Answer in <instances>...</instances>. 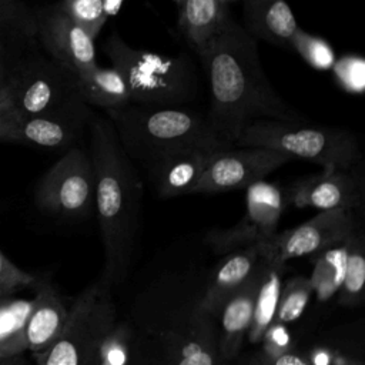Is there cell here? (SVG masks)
I'll return each instance as SVG.
<instances>
[{"label":"cell","instance_id":"9a60e30c","mask_svg":"<svg viewBox=\"0 0 365 365\" xmlns=\"http://www.w3.org/2000/svg\"><path fill=\"white\" fill-rule=\"evenodd\" d=\"M215 153L218 151L187 148L173 153L143 170L161 198L191 194Z\"/></svg>","mask_w":365,"mask_h":365},{"label":"cell","instance_id":"52a82bcc","mask_svg":"<svg viewBox=\"0 0 365 365\" xmlns=\"http://www.w3.org/2000/svg\"><path fill=\"white\" fill-rule=\"evenodd\" d=\"M115 325L113 284L100 275L74 299L58 336L33 354L36 365H97L101 344Z\"/></svg>","mask_w":365,"mask_h":365},{"label":"cell","instance_id":"44dd1931","mask_svg":"<svg viewBox=\"0 0 365 365\" xmlns=\"http://www.w3.org/2000/svg\"><path fill=\"white\" fill-rule=\"evenodd\" d=\"M80 97L87 106L114 110L130 104L128 90L114 67H90L74 74Z\"/></svg>","mask_w":365,"mask_h":365},{"label":"cell","instance_id":"603a6c76","mask_svg":"<svg viewBox=\"0 0 365 365\" xmlns=\"http://www.w3.org/2000/svg\"><path fill=\"white\" fill-rule=\"evenodd\" d=\"M284 267L285 265L271 264L261 258V271L254 302V312L247 334L250 342L252 344H258L265 335L267 329L274 324L282 288Z\"/></svg>","mask_w":365,"mask_h":365},{"label":"cell","instance_id":"83f0119b","mask_svg":"<svg viewBox=\"0 0 365 365\" xmlns=\"http://www.w3.org/2000/svg\"><path fill=\"white\" fill-rule=\"evenodd\" d=\"M312 287L309 278L294 277L282 285L274 322L285 324L299 318L309 302Z\"/></svg>","mask_w":365,"mask_h":365},{"label":"cell","instance_id":"d590c367","mask_svg":"<svg viewBox=\"0 0 365 365\" xmlns=\"http://www.w3.org/2000/svg\"><path fill=\"white\" fill-rule=\"evenodd\" d=\"M19 120H20V115L6 87L3 91H0V140L6 137V134L14 127V124Z\"/></svg>","mask_w":365,"mask_h":365},{"label":"cell","instance_id":"b9f144b4","mask_svg":"<svg viewBox=\"0 0 365 365\" xmlns=\"http://www.w3.org/2000/svg\"><path fill=\"white\" fill-rule=\"evenodd\" d=\"M174 3H175V4L178 6V9H180V7H181V4L184 3V0H174Z\"/></svg>","mask_w":365,"mask_h":365},{"label":"cell","instance_id":"4fadbf2b","mask_svg":"<svg viewBox=\"0 0 365 365\" xmlns=\"http://www.w3.org/2000/svg\"><path fill=\"white\" fill-rule=\"evenodd\" d=\"M33 11L37 44L48 57L73 74L97 66L94 38L74 23L58 3Z\"/></svg>","mask_w":365,"mask_h":365},{"label":"cell","instance_id":"ab89813d","mask_svg":"<svg viewBox=\"0 0 365 365\" xmlns=\"http://www.w3.org/2000/svg\"><path fill=\"white\" fill-rule=\"evenodd\" d=\"M10 295H11L10 292H7L6 289H3V288L0 287V301H1V299H4V298H9Z\"/></svg>","mask_w":365,"mask_h":365},{"label":"cell","instance_id":"e0dca14e","mask_svg":"<svg viewBox=\"0 0 365 365\" xmlns=\"http://www.w3.org/2000/svg\"><path fill=\"white\" fill-rule=\"evenodd\" d=\"M259 264L261 257L257 245L224 254V258L218 262L208 281L207 289L198 299V307L215 318L222 304L250 282L258 271Z\"/></svg>","mask_w":365,"mask_h":365},{"label":"cell","instance_id":"6da1fadb","mask_svg":"<svg viewBox=\"0 0 365 365\" xmlns=\"http://www.w3.org/2000/svg\"><path fill=\"white\" fill-rule=\"evenodd\" d=\"M210 86L205 115L212 133L228 148L254 120L302 121L268 81L258 57L257 41L231 17L197 50Z\"/></svg>","mask_w":365,"mask_h":365},{"label":"cell","instance_id":"cb8c5ba5","mask_svg":"<svg viewBox=\"0 0 365 365\" xmlns=\"http://www.w3.org/2000/svg\"><path fill=\"white\" fill-rule=\"evenodd\" d=\"M31 305L33 299L0 301V358L19 356L27 351L24 328Z\"/></svg>","mask_w":365,"mask_h":365},{"label":"cell","instance_id":"7c38bea8","mask_svg":"<svg viewBox=\"0 0 365 365\" xmlns=\"http://www.w3.org/2000/svg\"><path fill=\"white\" fill-rule=\"evenodd\" d=\"M292 157L262 147H237L214 154L191 194L227 192L264 180Z\"/></svg>","mask_w":365,"mask_h":365},{"label":"cell","instance_id":"d6986e66","mask_svg":"<svg viewBox=\"0 0 365 365\" xmlns=\"http://www.w3.org/2000/svg\"><path fill=\"white\" fill-rule=\"evenodd\" d=\"M67 317L68 308L57 289L48 282L36 284V295L24 328L27 351L31 354L44 351L58 336Z\"/></svg>","mask_w":365,"mask_h":365},{"label":"cell","instance_id":"ba28073f","mask_svg":"<svg viewBox=\"0 0 365 365\" xmlns=\"http://www.w3.org/2000/svg\"><path fill=\"white\" fill-rule=\"evenodd\" d=\"M7 91L20 118L91 111L78 94L74 74L48 57L38 44L21 54Z\"/></svg>","mask_w":365,"mask_h":365},{"label":"cell","instance_id":"9c48e42d","mask_svg":"<svg viewBox=\"0 0 365 365\" xmlns=\"http://www.w3.org/2000/svg\"><path fill=\"white\" fill-rule=\"evenodd\" d=\"M96 175L88 151L71 147L43 175L36 188L37 205L54 215L83 218L94 210Z\"/></svg>","mask_w":365,"mask_h":365},{"label":"cell","instance_id":"5b68a950","mask_svg":"<svg viewBox=\"0 0 365 365\" xmlns=\"http://www.w3.org/2000/svg\"><path fill=\"white\" fill-rule=\"evenodd\" d=\"M234 147L269 148L342 171H348L359 158L358 138L352 131L304 121L254 120L241 130Z\"/></svg>","mask_w":365,"mask_h":365},{"label":"cell","instance_id":"7a4b0ae2","mask_svg":"<svg viewBox=\"0 0 365 365\" xmlns=\"http://www.w3.org/2000/svg\"><path fill=\"white\" fill-rule=\"evenodd\" d=\"M96 194L94 210L104 250L103 274L113 287L128 272L140 228L143 181L120 145L111 121L100 114L88 120Z\"/></svg>","mask_w":365,"mask_h":365},{"label":"cell","instance_id":"3957f363","mask_svg":"<svg viewBox=\"0 0 365 365\" xmlns=\"http://www.w3.org/2000/svg\"><path fill=\"white\" fill-rule=\"evenodd\" d=\"M106 114L127 157L143 168L187 148L228 150L194 110L127 104Z\"/></svg>","mask_w":365,"mask_h":365},{"label":"cell","instance_id":"8992f818","mask_svg":"<svg viewBox=\"0 0 365 365\" xmlns=\"http://www.w3.org/2000/svg\"><path fill=\"white\" fill-rule=\"evenodd\" d=\"M145 334L163 365H225L215 318L190 302L164 298L151 307Z\"/></svg>","mask_w":365,"mask_h":365},{"label":"cell","instance_id":"277c9868","mask_svg":"<svg viewBox=\"0 0 365 365\" xmlns=\"http://www.w3.org/2000/svg\"><path fill=\"white\" fill-rule=\"evenodd\" d=\"M103 51L123 77L130 103L154 107H177L195 98L198 81L187 56L168 57L127 44L113 31Z\"/></svg>","mask_w":365,"mask_h":365},{"label":"cell","instance_id":"f546056e","mask_svg":"<svg viewBox=\"0 0 365 365\" xmlns=\"http://www.w3.org/2000/svg\"><path fill=\"white\" fill-rule=\"evenodd\" d=\"M57 3L74 23L96 40L107 21L101 0H60Z\"/></svg>","mask_w":365,"mask_h":365},{"label":"cell","instance_id":"d4e9b609","mask_svg":"<svg viewBox=\"0 0 365 365\" xmlns=\"http://www.w3.org/2000/svg\"><path fill=\"white\" fill-rule=\"evenodd\" d=\"M365 287V250L361 232L354 234L346 241V255L342 281L338 289V302L342 305H356L364 298Z\"/></svg>","mask_w":365,"mask_h":365},{"label":"cell","instance_id":"4dcf8cb0","mask_svg":"<svg viewBox=\"0 0 365 365\" xmlns=\"http://www.w3.org/2000/svg\"><path fill=\"white\" fill-rule=\"evenodd\" d=\"M338 86L349 94H362L365 88V60L358 54L335 58L331 67Z\"/></svg>","mask_w":365,"mask_h":365},{"label":"cell","instance_id":"ac0fdd59","mask_svg":"<svg viewBox=\"0 0 365 365\" xmlns=\"http://www.w3.org/2000/svg\"><path fill=\"white\" fill-rule=\"evenodd\" d=\"M261 264L255 275L240 291L232 294L220 308L215 322L218 332V351L221 358L228 362L234 359L248 334L254 302L259 281Z\"/></svg>","mask_w":365,"mask_h":365},{"label":"cell","instance_id":"8fae6325","mask_svg":"<svg viewBox=\"0 0 365 365\" xmlns=\"http://www.w3.org/2000/svg\"><path fill=\"white\" fill-rule=\"evenodd\" d=\"M245 190V212L242 218L230 228L212 230L207 234L205 241L214 252L227 254L258 245L277 234L285 207L279 185L261 180Z\"/></svg>","mask_w":365,"mask_h":365},{"label":"cell","instance_id":"d6a6232c","mask_svg":"<svg viewBox=\"0 0 365 365\" xmlns=\"http://www.w3.org/2000/svg\"><path fill=\"white\" fill-rule=\"evenodd\" d=\"M34 46H37V40L0 37V91L9 86L13 70L21 54Z\"/></svg>","mask_w":365,"mask_h":365},{"label":"cell","instance_id":"836d02e7","mask_svg":"<svg viewBox=\"0 0 365 365\" xmlns=\"http://www.w3.org/2000/svg\"><path fill=\"white\" fill-rule=\"evenodd\" d=\"M37 284L36 275L17 267L11 259L0 250V287L13 294L19 289Z\"/></svg>","mask_w":365,"mask_h":365},{"label":"cell","instance_id":"7402d4cb","mask_svg":"<svg viewBox=\"0 0 365 365\" xmlns=\"http://www.w3.org/2000/svg\"><path fill=\"white\" fill-rule=\"evenodd\" d=\"M228 6L220 0H184L180 7V30L197 51L228 21Z\"/></svg>","mask_w":365,"mask_h":365},{"label":"cell","instance_id":"60d3db41","mask_svg":"<svg viewBox=\"0 0 365 365\" xmlns=\"http://www.w3.org/2000/svg\"><path fill=\"white\" fill-rule=\"evenodd\" d=\"M222 4H225V6H228L230 3H232V1H235V0H220Z\"/></svg>","mask_w":365,"mask_h":365},{"label":"cell","instance_id":"ffe728a7","mask_svg":"<svg viewBox=\"0 0 365 365\" xmlns=\"http://www.w3.org/2000/svg\"><path fill=\"white\" fill-rule=\"evenodd\" d=\"M244 11L250 31L274 44H289L298 27L285 0H244Z\"/></svg>","mask_w":365,"mask_h":365},{"label":"cell","instance_id":"f35d334b","mask_svg":"<svg viewBox=\"0 0 365 365\" xmlns=\"http://www.w3.org/2000/svg\"><path fill=\"white\" fill-rule=\"evenodd\" d=\"M0 365H26V361L23 359V355L9 356V358H0Z\"/></svg>","mask_w":365,"mask_h":365},{"label":"cell","instance_id":"e575fe53","mask_svg":"<svg viewBox=\"0 0 365 365\" xmlns=\"http://www.w3.org/2000/svg\"><path fill=\"white\" fill-rule=\"evenodd\" d=\"M248 365H311V362L299 352L289 349L277 355L259 352Z\"/></svg>","mask_w":365,"mask_h":365},{"label":"cell","instance_id":"484cf974","mask_svg":"<svg viewBox=\"0 0 365 365\" xmlns=\"http://www.w3.org/2000/svg\"><path fill=\"white\" fill-rule=\"evenodd\" d=\"M346 241L314 254L315 265L309 282L312 291H315L321 298H328L331 294L339 289L345 267Z\"/></svg>","mask_w":365,"mask_h":365},{"label":"cell","instance_id":"1f68e13d","mask_svg":"<svg viewBox=\"0 0 365 365\" xmlns=\"http://www.w3.org/2000/svg\"><path fill=\"white\" fill-rule=\"evenodd\" d=\"M130 346V329L123 324H117L101 344L97 365H128Z\"/></svg>","mask_w":365,"mask_h":365},{"label":"cell","instance_id":"f1b7e54d","mask_svg":"<svg viewBox=\"0 0 365 365\" xmlns=\"http://www.w3.org/2000/svg\"><path fill=\"white\" fill-rule=\"evenodd\" d=\"M289 46L304 58V61L315 70H331L335 63V53L331 44L319 37L314 36L301 27L294 31Z\"/></svg>","mask_w":365,"mask_h":365},{"label":"cell","instance_id":"5bb4252c","mask_svg":"<svg viewBox=\"0 0 365 365\" xmlns=\"http://www.w3.org/2000/svg\"><path fill=\"white\" fill-rule=\"evenodd\" d=\"M288 198L298 208L355 211L362 202V190L348 171L322 168L318 174L295 181L288 190Z\"/></svg>","mask_w":365,"mask_h":365},{"label":"cell","instance_id":"30bf717a","mask_svg":"<svg viewBox=\"0 0 365 365\" xmlns=\"http://www.w3.org/2000/svg\"><path fill=\"white\" fill-rule=\"evenodd\" d=\"M358 232V221L351 210L319 211L308 221L274 234L257 245L259 257L271 264L285 265L287 261L314 255L322 250L344 244Z\"/></svg>","mask_w":365,"mask_h":365},{"label":"cell","instance_id":"4316f807","mask_svg":"<svg viewBox=\"0 0 365 365\" xmlns=\"http://www.w3.org/2000/svg\"><path fill=\"white\" fill-rule=\"evenodd\" d=\"M0 37L36 40L33 9L21 0H0Z\"/></svg>","mask_w":365,"mask_h":365},{"label":"cell","instance_id":"8d00e7d4","mask_svg":"<svg viewBox=\"0 0 365 365\" xmlns=\"http://www.w3.org/2000/svg\"><path fill=\"white\" fill-rule=\"evenodd\" d=\"M128 365H163L151 345L145 341L137 346H130Z\"/></svg>","mask_w":365,"mask_h":365},{"label":"cell","instance_id":"74e56055","mask_svg":"<svg viewBox=\"0 0 365 365\" xmlns=\"http://www.w3.org/2000/svg\"><path fill=\"white\" fill-rule=\"evenodd\" d=\"M123 1H124V0H101L103 11H104L106 17L108 19V17L115 16V14L120 11V9H121Z\"/></svg>","mask_w":365,"mask_h":365},{"label":"cell","instance_id":"2e32d148","mask_svg":"<svg viewBox=\"0 0 365 365\" xmlns=\"http://www.w3.org/2000/svg\"><path fill=\"white\" fill-rule=\"evenodd\" d=\"M91 114L86 111L20 118L3 140L44 148L71 147L81 137Z\"/></svg>","mask_w":365,"mask_h":365}]
</instances>
